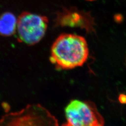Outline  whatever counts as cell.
Segmentation results:
<instances>
[{
    "mask_svg": "<svg viewBox=\"0 0 126 126\" xmlns=\"http://www.w3.org/2000/svg\"><path fill=\"white\" fill-rule=\"evenodd\" d=\"M87 42L83 36L63 33L51 47L50 61L58 70H68L82 66L88 58Z\"/></svg>",
    "mask_w": 126,
    "mask_h": 126,
    "instance_id": "cell-1",
    "label": "cell"
},
{
    "mask_svg": "<svg viewBox=\"0 0 126 126\" xmlns=\"http://www.w3.org/2000/svg\"><path fill=\"white\" fill-rule=\"evenodd\" d=\"M0 126H59V123L46 108L36 104L5 114L0 120Z\"/></svg>",
    "mask_w": 126,
    "mask_h": 126,
    "instance_id": "cell-2",
    "label": "cell"
},
{
    "mask_svg": "<svg viewBox=\"0 0 126 126\" xmlns=\"http://www.w3.org/2000/svg\"><path fill=\"white\" fill-rule=\"evenodd\" d=\"M66 122L61 126H104V119L93 102L72 99L64 108Z\"/></svg>",
    "mask_w": 126,
    "mask_h": 126,
    "instance_id": "cell-3",
    "label": "cell"
},
{
    "mask_svg": "<svg viewBox=\"0 0 126 126\" xmlns=\"http://www.w3.org/2000/svg\"><path fill=\"white\" fill-rule=\"evenodd\" d=\"M49 23L44 16L23 12L17 18V37L19 42L28 45L39 43L45 36Z\"/></svg>",
    "mask_w": 126,
    "mask_h": 126,
    "instance_id": "cell-4",
    "label": "cell"
},
{
    "mask_svg": "<svg viewBox=\"0 0 126 126\" xmlns=\"http://www.w3.org/2000/svg\"><path fill=\"white\" fill-rule=\"evenodd\" d=\"M56 23L61 27L80 28L90 32L94 30V22L90 13L72 7L63 9L59 12Z\"/></svg>",
    "mask_w": 126,
    "mask_h": 126,
    "instance_id": "cell-5",
    "label": "cell"
},
{
    "mask_svg": "<svg viewBox=\"0 0 126 126\" xmlns=\"http://www.w3.org/2000/svg\"><path fill=\"white\" fill-rule=\"evenodd\" d=\"M17 21L16 16L11 12H5L0 16V35L10 36L16 31Z\"/></svg>",
    "mask_w": 126,
    "mask_h": 126,
    "instance_id": "cell-6",
    "label": "cell"
},
{
    "mask_svg": "<svg viewBox=\"0 0 126 126\" xmlns=\"http://www.w3.org/2000/svg\"><path fill=\"white\" fill-rule=\"evenodd\" d=\"M119 100L122 104H126V95L121 94L119 97Z\"/></svg>",
    "mask_w": 126,
    "mask_h": 126,
    "instance_id": "cell-7",
    "label": "cell"
},
{
    "mask_svg": "<svg viewBox=\"0 0 126 126\" xmlns=\"http://www.w3.org/2000/svg\"><path fill=\"white\" fill-rule=\"evenodd\" d=\"M89 0V1H93V0Z\"/></svg>",
    "mask_w": 126,
    "mask_h": 126,
    "instance_id": "cell-8",
    "label": "cell"
}]
</instances>
